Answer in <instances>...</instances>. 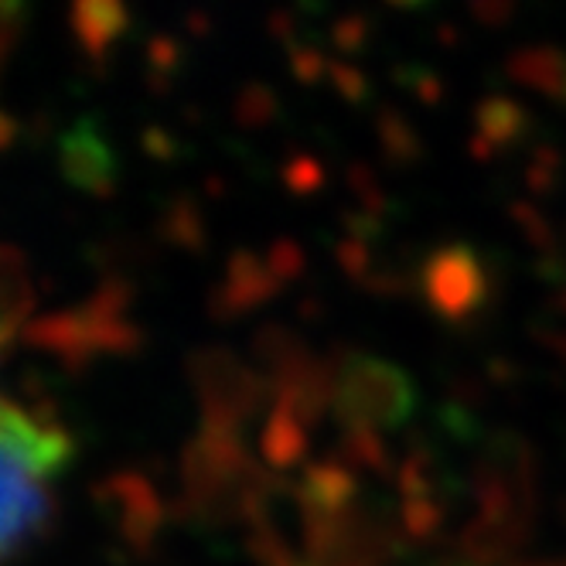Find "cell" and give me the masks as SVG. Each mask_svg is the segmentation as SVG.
Listing matches in <instances>:
<instances>
[{
    "instance_id": "8992f818",
    "label": "cell",
    "mask_w": 566,
    "mask_h": 566,
    "mask_svg": "<svg viewBox=\"0 0 566 566\" xmlns=\"http://www.w3.org/2000/svg\"><path fill=\"white\" fill-rule=\"evenodd\" d=\"M59 168H62L65 181H72L75 188L93 191L99 198L113 195L116 160H113V150L103 144L93 116H78L69 130H62V137H59Z\"/></svg>"
},
{
    "instance_id": "f6af8a7d",
    "label": "cell",
    "mask_w": 566,
    "mask_h": 566,
    "mask_svg": "<svg viewBox=\"0 0 566 566\" xmlns=\"http://www.w3.org/2000/svg\"><path fill=\"white\" fill-rule=\"evenodd\" d=\"M489 376H492L495 382H509V379H512V366H509V361H502V358H495L492 366H489Z\"/></svg>"
},
{
    "instance_id": "ab89813d",
    "label": "cell",
    "mask_w": 566,
    "mask_h": 566,
    "mask_svg": "<svg viewBox=\"0 0 566 566\" xmlns=\"http://www.w3.org/2000/svg\"><path fill=\"white\" fill-rule=\"evenodd\" d=\"M468 150H471V157H474V160H492L499 147H495L489 137H481V134L474 130V134H471V140H468Z\"/></svg>"
},
{
    "instance_id": "4316f807",
    "label": "cell",
    "mask_w": 566,
    "mask_h": 566,
    "mask_svg": "<svg viewBox=\"0 0 566 566\" xmlns=\"http://www.w3.org/2000/svg\"><path fill=\"white\" fill-rule=\"evenodd\" d=\"M427 454H410L407 461H399L396 468V492L402 499H427L430 492V478H427Z\"/></svg>"
},
{
    "instance_id": "e0dca14e",
    "label": "cell",
    "mask_w": 566,
    "mask_h": 566,
    "mask_svg": "<svg viewBox=\"0 0 566 566\" xmlns=\"http://www.w3.org/2000/svg\"><path fill=\"white\" fill-rule=\"evenodd\" d=\"M376 130H379V144L382 154L392 160V165H410V160L420 157V137L413 134V127L402 119V113L396 106H382L376 113Z\"/></svg>"
},
{
    "instance_id": "b9f144b4",
    "label": "cell",
    "mask_w": 566,
    "mask_h": 566,
    "mask_svg": "<svg viewBox=\"0 0 566 566\" xmlns=\"http://www.w3.org/2000/svg\"><path fill=\"white\" fill-rule=\"evenodd\" d=\"M147 90L150 93H168L171 90V75L168 72H157V69H147Z\"/></svg>"
},
{
    "instance_id": "1f68e13d",
    "label": "cell",
    "mask_w": 566,
    "mask_h": 566,
    "mask_svg": "<svg viewBox=\"0 0 566 566\" xmlns=\"http://www.w3.org/2000/svg\"><path fill=\"white\" fill-rule=\"evenodd\" d=\"M287 52H291V69H294V75L301 78V83H317L321 75H325V55H321L314 45H297V42H291L287 45Z\"/></svg>"
},
{
    "instance_id": "836d02e7",
    "label": "cell",
    "mask_w": 566,
    "mask_h": 566,
    "mask_svg": "<svg viewBox=\"0 0 566 566\" xmlns=\"http://www.w3.org/2000/svg\"><path fill=\"white\" fill-rule=\"evenodd\" d=\"M147 59H150V69L171 75V69L181 62V45L175 42L171 34L157 31V34H150V42H147Z\"/></svg>"
},
{
    "instance_id": "cb8c5ba5",
    "label": "cell",
    "mask_w": 566,
    "mask_h": 566,
    "mask_svg": "<svg viewBox=\"0 0 566 566\" xmlns=\"http://www.w3.org/2000/svg\"><path fill=\"white\" fill-rule=\"evenodd\" d=\"M402 533H410L417 539H427L440 530V505L430 499H407L402 502Z\"/></svg>"
},
{
    "instance_id": "8fae6325",
    "label": "cell",
    "mask_w": 566,
    "mask_h": 566,
    "mask_svg": "<svg viewBox=\"0 0 566 566\" xmlns=\"http://www.w3.org/2000/svg\"><path fill=\"white\" fill-rule=\"evenodd\" d=\"M294 495H297L301 509L338 515V512H345V505L355 495V474L348 468H342L338 461H311L304 468L301 484H294Z\"/></svg>"
},
{
    "instance_id": "5bb4252c",
    "label": "cell",
    "mask_w": 566,
    "mask_h": 566,
    "mask_svg": "<svg viewBox=\"0 0 566 566\" xmlns=\"http://www.w3.org/2000/svg\"><path fill=\"white\" fill-rule=\"evenodd\" d=\"M525 127H530V119H525V109L515 99L502 96V93L484 96L474 106V130L481 137H489L495 147L515 144L525 134Z\"/></svg>"
},
{
    "instance_id": "d6986e66",
    "label": "cell",
    "mask_w": 566,
    "mask_h": 566,
    "mask_svg": "<svg viewBox=\"0 0 566 566\" xmlns=\"http://www.w3.org/2000/svg\"><path fill=\"white\" fill-rule=\"evenodd\" d=\"M86 317H90V345L93 352H116V355H130L140 348L144 335L137 325H130L127 317H99L83 304Z\"/></svg>"
},
{
    "instance_id": "f546056e",
    "label": "cell",
    "mask_w": 566,
    "mask_h": 566,
    "mask_svg": "<svg viewBox=\"0 0 566 566\" xmlns=\"http://www.w3.org/2000/svg\"><path fill=\"white\" fill-rule=\"evenodd\" d=\"M366 34H369V18L366 14H342L332 24V45L338 52H358L361 42H366Z\"/></svg>"
},
{
    "instance_id": "4fadbf2b",
    "label": "cell",
    "mask_w": 566,
    "mask_h": 566,
    "mask_svg": "<svg viewBox=\"0 0 566 566\" xmlns=\"http://www.w3.org/2000/svg\"><path fill=\"white\" fill-rule=\"evenodd\" d=\"M260 451L266 458L270 468H291L304 458L307 451V433H304V423L280 410V407H270V417L263 423V433H260Z\"/></svg>"
},
{
    "instance_id": "ffe728a7",
    "label": "cell",
    "mask_w": 566,
    "mask_h": 566,
    "mask_svg": "<svg viewBox=\"0 0 566 566\" xmlns=\"http://www.w3.org/2000/svg\"><path fill=\"white\" fill-rule=\"evenodd\" d=\"M276 113V96L263 83H247L232 99V116L239 127H263Z\"/></svg>"
},
{
    "instance_id": "7dc6e473",
    "label": "cell",
    "mask_w": 566,
    "mask_h": 566,
    "mask_svg": "<svg viewBox=\"0 0 566 566\" xmlns=\"http://www.w3.org/2000/svg\"><path fill=\"white\" fill-rule=\"evenodd\" d=\"M437 34H440V42H448V45H451V42H454V24H440Z\"/></svg>"
},
{
    "instance_id": "3957f363",
    "label": "cell",
    "mask_w": 566,
    "mask_h": 566,
    "mask_svg": "<svg viewBox=\"0 0 566 566\" xmlns=\"http://www.w3.org/2000/svg\"><path fill=\"white\" fill-rule=\"evenodd\" d=\"M188 373L198 389L201 417L206 420H222V423L239 427L266 396L273 399L270 379L250 373L247 366H239L229 352H219V348H198L188 358Z\"/></svg>"
},
{
    "instance_id": "30bf717a",
    "label": "cell",
    "mask_w": 566,
    "mask_h": 566,
    "mask_svg": "<svg viewBox=\"0 0 566 566\" xmlns=\"http://www.w3.org/2000/svg\"><path fill=\"white\" fill-rule=\"evenodd\" d=\"M69 24L78 38V45H83V52L99 62L106 55L109 38H116L130 24V14L124 4H116V0H75L69 8Z\"/></svg>"
},
{
    "instance_id": "52a82bcc",
    "label": "cell",
    "mask_w": 566,
    "mask_h": 566,
    "mask_svg": "<svg viewBox=\"0 0 566 566\" xmlns=\"http://www.w3.org/2000/svg\"><path fill=\"white\" fill-rule=\"evenodd\" d=\"M280 287V280L270 273L266 260H260L250 250H232L226 260V280L209 291V314L219 321H229L242 311H250L263 301H270Z\"/></svg>"
},
{
    "instance_id": "44dd1931",
    "label": "cell",
    "mask_w": 566,
    "mask_h": 566,
    "mask_svg": "<svg viewBox=\"0 0 566 566\" xmlns=\"http://www.w3.org/2000/svg\"><path fill=\"white\" fill-rule=\"evenodd\" d=\"M130 297H134V283L124 273H106L96 283V291L90 294L86 307L99 317H124Z\"/></svg>"
},
{
    "instance_id": "7bdbcfd3",
    "label": "cell",
    "mask_w": 566,
    "mask_h": 566,
    "mask_svg": "<svg viewBox=\"0 0 566 566\" xmlns=\"http://www.w3.org/2000/svg\"><path fill=\"white\" fill-rule=\"evenodd\" d=\"M185 28H188L191 34H206V31H209V18H206V14H198V11H188V14H185Z\"/></svg>"
},
{
    "instance_id": "ba28073f",
    "label": "cell",
    "mask_w": 566,
    "mask_h": 566,
    "mask_svg": "<svg viewBox=\"0 0 566 566\" xmlns=\"http://www.w3.org/2000/svg\"><path fill=\"white\" fill-rule=\"evenodd\" d=\"M24 342L34 348L55 352L62 369L69 376H78L86 369V361L93 355L90 345V317L83 307H69V311H55V314H42L24 325Z\"/></svg>"
},
{
    "instance_id": "d590c367",
    "label": "cell",
    "mask_w": 566,
    "mask_h": 566,
    "mask_svg": "<svg viewBox=\"0 0 566 566\" xmlns=\"http://www.w3.org/2000/svg\"><path fill=\"white\" fill-rule=\"evenodd\" d=\"M342 226L348 229L352 239L366 242V247H369L376 235H382V216H373V212H345L342 216Z\"/></svg>"
},
{
    "instance_id": "6da1fadb",
    "label": "cell",
    "mask_w": 566,
    "mask_h": 566,
    "mask_svg": "<svg viewBox=\"0 0 566 566\" xmlns=\"http://www.w3.org/2000/svg\"><path fill=\"white\" fill-rule=\"evenodd\" d=\"M335 366V392H332V410L342 430H361V427H399L413 413V386L389 361L366 355V352H348L332 355Z\"/></svg>"
},
{
    "instance_id": "d6a6232c",
    "label": "cell",
    "mask_w": 566,
    "mask_h": 566,
    "mask_svg": "<svg viewBox=\"0 0 566 566\" xmlns=\"http://www.w3.org/2000/svg\"><path fill=\"white\" fill-rule=\"evenodd\" d=\"M437 420H440V427L448 430L451 437H458V440H471L474 437V417H471V410L464 407V402H454V399H448L440 407V413H437Z\"/></svg>"
},
{
    "instance_id": "ac0fdd59",
    "label": "cell",
    "mask_w": 566,
    "mask_h": 566,
    "mask_svg": "<svg viewBox=\"0 0 566 566\" xmlns=\"http://www.w3.org/2000/svg\"><path fill=\"white\" fill-rule=\"evenodd\" d=\"M338 458L345 464H361L376 474H396L392 471V461H389V448L382 443V437L369 427L361 430H342V440H338Z\"/></svg>"
},
{
    "instance_id": "7c38bea8",
    "label": "cell",
    "mask_w": 566,
    "mask_h": 566,
    "mask_svg": "<svg viewBox=\"0 0 566 566\" xmlns=\"http://www.w3.org/2000/svg\"><path fill=\"white\" fill-rule=\"evenodd\" d=\"M505 72L515 83L533 86L553 99H566V52L553 45H525L505 59Z\"/></svg>"
},
{
    "instance_id": "9a60e30c",
    "label": "cell",
    "mask_w": 566,
    "mask_h": 566,
    "mask_svg": "<svg viewBox=\"0 0 566 566\" xmlns=\"http://www.w3.org/2000/svg\"><path fill=\"white\" fill-rule=\"evenodd\" d=\"M75 454V433L65 423L55 427H42V437L31 448V454L24 458V464H18V471H24L28 478H49L55 471H62ZM8 464V461H4Z\"/></svg>"
},
{
    "instance_id": "9c48e42d",
    "label": "cell",
    "mask_w": 566,
    "mask_h": 566,
    "mask_svg": "<svg viewBox=\"0 0 566 566\" xmlns=\"http://www.w3.org/2000/svg\"><path fill=\"white\" fill-rule=\"evenodd\" d=\"M34 307V291L28 280V263L14 242L0 247V348L11 352L18 328L24 332L28 311Z\"/></svg>"
},
{
    "instance_id": "60d3db41",
    "label": "cell",
    "mask_w": 566,
    "mask_h": 566,
    "mask_svg": "<svg viewBox=\"0 0 566 566\" xmlns=\"http://www.w3.org/2000/svg\"><path fill=\"white\" fill-rule=\"evenodd\" d=\"M427 566H484V563H478V559H474V556H468V553H448V556L430 559Z\"/></svg>"
},
{
    "instance_id": "7a4b0ae2",
    "label": "cell",
    "mask_w": 566,
    "mask_h": 566,
    "mask_svg": "<svg viewBox=\"0 0 566 566\" xmlns=\"http://www.w3.org/2000/svg\"><path fill=\"white\" fill-rule=\"evenodd\" d=\"M417 283L427 297V304L448 321H468L478 307L489 304L492 297V273L484 270L481 256L464 247V242H451V247L433 250L420 270Z\"/></svg>"
},
{
    "instance_id": "ee69618b",
    "label": "cell",
    "mask_w": 566,
    "mask_h": 566,
    "mask_svg": "<svg viewBox=\"0 0 566 566\" xmlns=\"http://www.w3.org/2000/svg\"><path fill=\"white\" fill-rule=\"evenodd\" d=\"M14 116L11 113H0V144L4 147H11V140H14Z\"/></svg>"
},
{
    "instance_id": "83f0119b",
    "label": "cell",
    "mask_w": 566,
    "mask_h": 566,
    "mask_svg": "<svg viewBox=\"0 0 566 566\" xmlns=\"http://www.w3.org/2000/svg\"><path fill=\"white\" fill-rule=\"evenodd\" d=\"M345 178H348V185L355 188V195H358V201H361V212L382 216V209H386V195L379 191V185H376L373 171H369L366 165H361V160H355V165H348Z\"/></svg>"
},
{
    "instance_id": "d4e9b609",
    "label": "cell",
    "mask_w": 566,
    "mask_h": 566,
    "mask_svg": "<svg viewBox=\"0 0 566 566\" xmlns=\"http://www.w3.org/2000/svg\"><path fill=\"white\" fill-rule=\"evenodd\" d=\"M563 165V157L553 144H539L530 157V168H525V185H530V191L536 195H546L556 181V171Z\"/></svg>"
},
{
    "instance_id": "f35d334b",
    "label": "cell",
    "mask_w": 566,
    "mask_h": 566,
    "mask_svg": "<svg viewBox=\"0 0 566 566\" xmlns=\"http://www.w3.org/2000/svg\"><path fill=\"white\" fill-rule=\"evenodd\" d=\"M413 90H417V96H420L423 103H437V99L443 96V86H440V75H433L430 69H420V75H417V83H413Z\"/></svg>"
},
{
    "instance_id": "7402d4cb",
    "label": "cell",
    "mask_w": 566,
    "mask_h": 566,
    "mask_svg": "<svg viewBox=\"0 0 566 566\" xmlns=\"http://www.w3.org/2000/svg\"><path fill=\"white\" fill-rule=\"evenodd\" d=\"M280 178H283V185H287L291 191L311 195V191H317L321 185H325V168H321L311 154H291L287 160H283Z\"/></svg>"
},
{
    "instance_id": "e575fe53",
    "label": "cell",
    "mask_w": 566,
    "mask_h": 566,
    "mask_svg": "<svg viewBox=\"0 0 566 566\" xmlns=\"http://www.w3.org/2000/svg\"><path fill=\"white\" fill-rule=\"evenodd\" d=\"M140 147H144V154L154 157V160H175V157H178V140H175L165 127H144Z\"/></svg>"
},
{
    "instance_id": "8d00e7d4",
    "label": "cell",
    "mask_w": 566,
    "mask_h": 566,
    "mask_svg": "<svg viewBox=\"0 0 566 566\" xmlns=\"http://www.w3.org/2000/svg\"><path fill=\"white\" fill-rule=\"evenodd\" d=\"M471 14H474L478 21L499 24V21H505V18L512 14V4H509V0H474V4H471Z\"/></svg>"
},
{
    "instance_id": "2e32d148",
    "label": "cell",
    "mask_w": 566,
    "mask_h": 566,
    "mask_svg": "<svg viewBox=\"0 0 566 566\" xmlns=\"http://www.w3.org/2000/svg\"><path fill=\"white\" fill-rule=\"evenodd\" d=\"M160 235H165L168 242H175V247L201 253V247H206V229H201V219H198L191 195L178 191L165 201V212H160Z\"/></svg>"
},
{
    "instance_id": "484cf974",
    "label": "cell",
    "mask_w": 566,
    "mask_h": 566,
    "mask_svg": "<svg viewBox=\"0 0 566 566\" xmlns=\"http://www.w3.org/2000/svg\"><path fill=\"white\" fill-rule=\"evenodd\" d=\"M266 266L276 280H291L304 270V250L297 247V242L291 235H276L270 242V250H266Z\"/></svg>"
},
{
    "instance_id": "5b68a950",
    "label": "cell",
    "mask_w": 566,
    "mask_h": 566,
    "mask_svg": "<svg viewBox=\"0 0 566 566\" xmlns=\"http://www.w3.org/2000/svg\"><path fill=\"white\" fill-rule=\"evenodd\" d=\"M0 492H4V512H0V553L11 563L24 539H42L52 533L55 518V499L18 471L14 464L0 461Z\"/></svg>"
},
{
    "instance_id": "603a6c76",
    "label": "cell",
    "mask_w": 566,
    "mask_h": 566,
    "mask_svg": "<svg viewBox=\"0 0 566 566\" xmlns=\"http://www.w3.org/2000/svg\"><path fill=\"white\" fill-rule=\"evenodd\" d=\"M509 212H512V219L518 222V229L525 232V239H530L539 253H546V256L556 253V235H553L549 222L530 206V201H512Z\"/></svg>"
},
{
    "instance_id": "f1b7e54d",
    "label": "cell",
    "mask_w": 566,
    "mask_h": 566,
    "mask_svg": "<svg viewBox=\"0 0 566 566\" xmlns=\"http://www.w3.org/2000/svg\"><path fill=\"white\" fill-rule=\"evenodd\" d=\"M335 256H338V266H342L352 280H358V283H366V280H369L373 266H369V247H366V242H358V239L345 235V239H338Z\"/></svg>"
},
{
    "instance_id": "74e56055",
    "label": "cell",
    "mask_w": 566,
    "mask_h": 566,
    "mask_svg": "<svg viewBox=\"0 0 566 566\" xmlns=\"http://www.w3.org/2000/svg\"><path fill=\"white\" fill-rule=\"evenodd\" d=\"M266 28L280 38V42L283 45H291V42H297V38H294V14L291 11H273L270 18H266Z\"/></svg>"
},
{
    "instance_id": "277c9868",
    "label": "cell",
    "mask_w": 566,
    "mask_h": 566,
    "mask_svg": "<svg viewBox=\"0 0 566 566\" xmlns=\"http://www.w3.org/2000/svg\"><path fill=\"white\" fill-rule=\"evenodd\" d=\"M93 502L113 515L119 536L137 553H150L157 530L165 525V502L154 492V484L140 471H116L103 481H93Z\"/></svg>"
},
{
    "instance_id": "bcb514c9",
    "label": "cell",
    "mask_w": 566,
    "mask_h": 566,
    "mask_svg": "<svg viewBox=\"0 0 566 566\" xmlns=\"http://www.w3.org/2000/svg\"><path fill=\"white\" fill-rule=\"evenodd\" d=\"M206 191H209V195H222V191H226V181L216 178V175H209V178H206Z\"/></svg>"
},
{
    "instance_id": "4dcf8cb0",
    "label": "cell",
    "mask_w": 566,
    "mask_h": 566,
    "mask_svg": "<svg viewBox=\"0 0 566 566\" xmlns=\"http://www.w3.org/2000/svg\"><path fill=\"white\" fill-rule=\"evenodd\" d=\"M328 75H332L335 90H338L345 99H352V103H361V99L369 96V83H366V75H361L355 65H348V62H342V59H332V62H328Z\"/></svg>"
}]
</instances>
